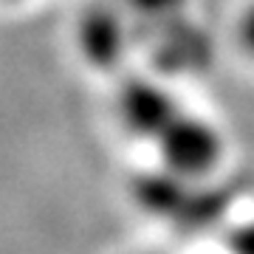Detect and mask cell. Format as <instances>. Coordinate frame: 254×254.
<instances>
[{
  "label": "cell",
  "mask_w": 254,
  "mask_h": 254,
  "mask_svg": "<svg viewBox=\"0 0 254 254\" xmlns=\"http://www.w3.org/2000/svg\"><path fill=\"white\" fill-rule=\"evenodd\" d=\"M153 144L164 170L178 178H206L226 155L223 133L209 119L184 108L155 133Z\"/></svg>",
  "instance_id": "1"
},
{
  "label": "cell",
  "mask_w": 254,
  "mask_h": 254,
  "mask_svg": "<svg viewBox=\"0 0 254 254\" xmlns=\"http://www.w3.org/2000/svg\"><path fill=\"white\" fill-rule=\"evenodd\" d=\"M178 110H181V105L164 88L144 79L130 82L122 91V96H119V113H122L125 127H130L133 133L150 138V141Z\"/></svg>",
  "instance_id": "2"
},
{
  "label": "cell",
  "mask_w": 254,
  "mask_h": 254,
  "mask_svg": "<svg viewBox=\"0 0 254 254\" xmlns=\"http://www.w3.org/2000/svg\"><path fill=\"white\" fill-rule=\"evenodd\" d=\"M79 48L85 60L96 68H110L122 60L127 48V26L122 9L96 6L79 23Z\"/></svg>",
  "instance_id": "3"
},
{
  "label": "cell",
  "mask_w": 254,
  "mask_h": 254,
  "mask_svg": "<svg viewBox=\"0 0 254 254\" xmlns=\"http://www.w3.org/2000/svg\"><path fill=\"white\" fill-rule=\"evenodd\" d=\"M232 37H235L237 51L249 63H254V0H246L237 9L235 23H232Z\"/></svg>",
  "instance_id": "4"
},
{
  "label": "cell",
  "mask_w": 254,
  "mask_h": 254,
  "mask_svg": "<svg viewBox=\"0 0 254 254\" xmlns=\"http://www.w3.org/2000/svg\"><path fill=\"white\" fill-rule=\"evenodd\" d=\"M138 11L144 9V14H161V11H173L178 9L181 0H130Z\"/></svg>",
  "instance_id": "5"
}]
</instances>
